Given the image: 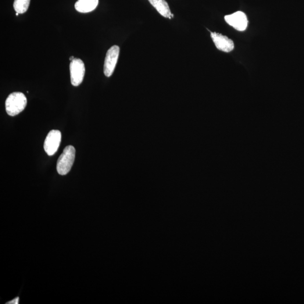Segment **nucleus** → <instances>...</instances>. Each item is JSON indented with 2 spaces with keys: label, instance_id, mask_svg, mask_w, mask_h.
Instances as JSON below:
<instances>
[{
  "label": "nucleus",
  "instance_id": "f257e3e1",
  "mask_svg": "<svg viewBox=\"0 0 304 304\" xmlns=\"http://www.w3.org/2000/svg\"><path fill=\"white\" fill-rule=\"evenodd\" d=\"M27 104V98L22 92H13L6 100V111L9 116H15L26 108Z\"/></svg>",
  "mask_w": 304,
  "mask_h": 304
},
{
  "label": "nucleus",
  "instance_id": "1a4fd4ad",
  "mask_svg": "<svg viewBox=\"0 0 304 304\" xmlns=\"http://www.w3.org/2000/svg\"><path fill=\"white\" fill-rule=\"evenodd\" d=\"M148 1L161 15L168 18H171L172 14L165 0H148Z\"/></svg>",
  "mask_w": 304,
  "mask_h": 304
},
{
  "label": "nucleus",
  "instance_id": "0eeeda50",
  "mask_svg": "<svg viewBox=\"0 0 304 304\" xmlns=\"http://www.w3.org/2000/svg\"><path fill=\"white\" fill-rule=\"evenodd\" d=\"M211 37L216 48L219 51L230 53L234 49L233 41L225 36L216 32H211Z\"/></svg>",
  "mask_w": 304,
  "mask_h": 304
},
{
  "label": "nucleus",
  "instance_id": "20e7f679",
  "mask_svg": "<svg viewBox=\"0 0 304 304\" xmlns=\"http://www.w3.org/2000/svg\"><path fill=\"white\" fill-rule=\"evenodd\" d=\"M119 54L120 48L117 45L112 46L107 52L104 65V73L106 76L109 77L112 76Z\"/></svg>",
  "mask_w": 304,
  "mask_h": 304
},
{
  "label": "nucleus",
  "instance_id": "ddd939ff",
  "mask_svg": "<svg viewBox=\"0 0 304 304\" xmlns=\"http://www.w3.org/2000/svg\"><path fill=\"white\" fill-rule=\"evenodd\" d=\"M18 15H19V13H17V14H16V16H18Z\"/></svg>",
  "mask_w": 304,
  "mask_h": 304
},
{
  "label": "nucleus",
  "instance_id": "7ed1b4c3",
  "mask_svg": "<svg viewBox=\"0 0 304 304\" xmlns=\"http://www.w3.org/2000/svg\"><path fill=\"white\" fill-rule=\"evenodd\" d=\"M70 68L71 84L74 87H78L83 81L85 76V68L83 61L74 58L71 61Z\"/></svg>",
  "mask_w": 304,
  "mask_h": 304
},
{
  "label": "nucleus",
  "instance_id": "39448f33",
  "mask_svg": "<svg viewBox=\"0 0 304 304\" xmlns=\"http://www.w3.org/2000/svg\"><path fill=\"white\" fill-rule=\"evenodd\" d=\"M61 141L62 134L59 130H53L49 132L44 142L45 151L50 156H53L58 151Z\"/></svg>",
  "mask_w": 304,
  "mask_h": 304
},
{
  "label": "nucleus",
  "instance_id": "f8f14e48",
  "mask_svg": "<svg viewBox=\"0 0 304 304\" xmlns=\"http://www.w3.org/2000/svg\"><path fill=\"white\" fill-rule=\"evenodd\" d=\"M74 59V56H71V57H70V60L71 61L73 60Z\"/></svg>",
  "mask_w": 304,
  "mask_h": 304
},
{
  "label": "nucleus",
  "instance_id": "9b49d317",
  "mask_svg": "<svg viewBox=\"0 0 304 304\" xmlns=\"http://www.w3.org/2000/svg\"><path fill=\"white\" fill-rule=\"evenodd\" d=\"M18 302H19V298H17L16 299H14L13 300H12V301L10 302V303H8V304H17L19 303Z\"/></svg>",
  "mask_w": 304,
  "mask_h": 304
},
{
  "label": "nucleus",
  "instance_id": "9d476101",
  "mask_svg": "<svg viewBox=\"0 0 304 304\" xmlns=\"http://www.w3.org/2000/svg\"><path fill=\"white\" fill-rule=\"evenodd\" d=\"M30 0H14V9L17 13H26L30 6Z\"/></svg>",
  "mask_w": 304,
  "mask_h": 304
},
{
  "label": "nucleus",
  "instance_id": "423d86ee",
  "mask_svg": "<svg viewBox=\"0 0 304 304\" xmlns=\"http://www.w3.org/2000/svg\"><path fill=\"white\" fill-rule=\"evenodd\" d=\"M225 21L238 31H244L248 26V18L244 13L237 12L224 17Z\"/></svg>",
  "mask_w": 304,
  "mask_h": 304
},
{
  "label": "nucleus",
  "instance_id": "6e6552de",
  "mask_svg": "<svg viewBox=\"0 0 304 304\" xmlns=\"http://www.w3.org/2000/svg\"><path fill=\"white\" fill-rule=\"evenodd\" d=\"M98 3L99 0H78L74 6L77 12L87 13L94 10Z\"/></svg>",
  "mask_w": 304,
  "mask_h": 304
},
{
  "label": "nucleus",
  "instance_id": "f03ea898",
  "mask_svg": "<svg viewBox=\"0 0 304 304\" xmlns=\"http://www.w3.org/2000/svg\"><path fill=\"white\" fill-rule=\"evenodd\" d=\"M76 155V149L73 146L69 145L64 148L56 164V170L59 175H66L72 167Z\"/></svg>",
  "mask_w": 304,
  "mask_h": 304
}]
</instances>
